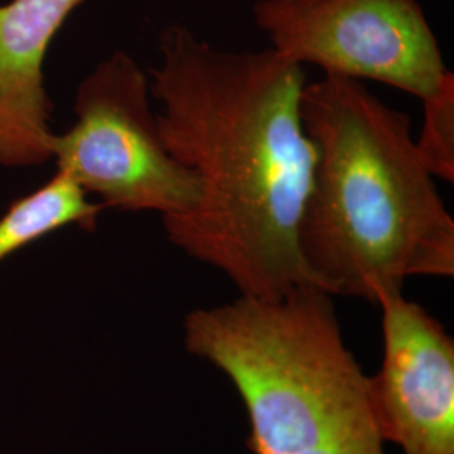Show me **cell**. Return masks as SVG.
<instances>
[{"instance_id": "cell-1", "label": "cell", "mask_w": 454, "mask_h": 454, "mask_svg": "<svg viewBox=\"0 0 454 454\" xmlns=\"http://www.w3.org/2000/svg\"><path fill=\"white\" fill-rule=\"evenodd\" d=\"M160 54L150 82L159 130L199 187L192 209L162 219L168 241L243 296L317 286L298 246L317 163L305 66L273 48H215L184 26L163 31Z\"/></svg>"}, {"instance_id": "cell-2", "label": "cell", "mask_w": 454, "mask_h": 454, "mask_svg": "<svg viewBox=\"0 0 454 454\" xmlns=\"http://www.w3.org/2000/svg\"><path fill=\"white\" fill-rule=\"evenodd\" d=\"M305 130L317 146L298 246L315 285L377 303L409 278L454 276V219L416 150L411 118L364 82H307Z\"/></svg>"}, {"instance_id": "cell-3", "label": "cell", "mask_w": 454, "mask_h": 454, "mask_svg": "<svg viewBox=\"0 0 454 454\" xmlns=\"http://www.w3.org/2000/svg\"><path fill=\"white\" fill-rule=\"evenodd\" d=\"M332 294H239L191 311L185 348L226 375L243 399L253 454H386L369 377L347 347Z\"/></svg>"}, {"instance_id": "cell-4", "label": "cell", "mask_w": 454, "mask_h": 454, "mask_svg": "<svg viewBox=\"0 0 454 454\" xmlns=\"http://www.w3.org/2000/svg\"><path fill=\"white\" fill-rule=\"evenodd\" d=\"M150 97L148 76L116 51L82 80L76 123L65 135H51L49 150L58 170L98 195L103 209L159 212L167 219L192 209L199 187L163 144Z\"/></svg>"}, {"instance_id": "cell-5", "label": "cell", "mask_w": 454, "mask_h": 454, "mask_svg": "<svg viewBox=\"0 0 454 454\" xmlns=\"http://www.w3.org/2000/svg\"><path fill=\"white\" fill-rule=\"evenodd\" d=\"M253 12L276 52L325 74L424 99L450 73L418 0H260Z\"/></svg>"}, {"instance_id": "cell-6", "label": "cell", "mask_w": 454, "mask_h": 454, "mask_svg": "<svg viewBox=\"0 0 454 454\" xmlns=\"http://www.w3.org/2000/svg\"><path fill=\"white\" fill-rule=\"evenodd\" d=\"M384 357L369 377L382 439L404 454H454V340L403 292L384 294Z\"/></svg>"}, {"instance_id": "cell-7", "label": "cell", "mask_w": 454, "mask_h": 454, "mask_svg": "<svg viewBox=\"0 0 454 454\" xmlns=\"http://www.w3.org/2000/svg\"><path fill=\"white\" fill-rule=\"evenodd\" d=\"M84 0H12L0 5V163L46 162L49 114L43 65L49 44Z\"/></svg>"}, {"instance_id": "cell-8", "label": "cell", "mask_w": 454, "mask_h": 454, "mask_svg": "<svg viewBox=\"0 0 454 454\" xmlns=\"http://www.w3.org/2000/svg\"><path fill=\"white\" fill-rule=\"evenodd\" d=\"M103 206L91 202L82 185L58 170L44 187L17 199L0 217V261L61 227L93 231Z\"/></svg>"}, {"instance_id": "cell-9", "label": "cell", "mask_w": 454, "mask_h": 454, "mask_svg": "<svg viewBox=\"0 0 454 454\" xmlns=\"http://www.w3.org/2000/svg\"><path fill=\"white\" fill-rule=\"evenodd\" d=\"M421 135L414 138L419 159L434 179L454 182V74L450 71L438 88L421 99Z\"/></svg>"}]
</instances>
